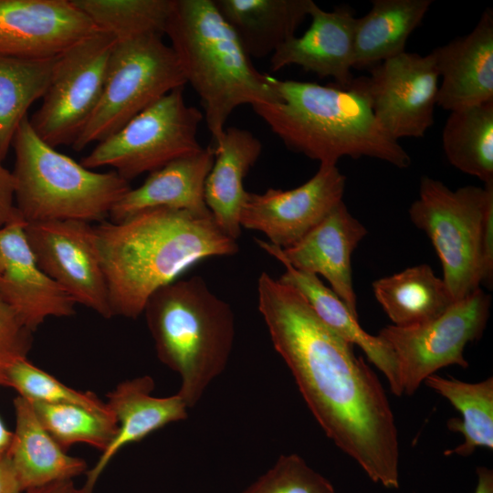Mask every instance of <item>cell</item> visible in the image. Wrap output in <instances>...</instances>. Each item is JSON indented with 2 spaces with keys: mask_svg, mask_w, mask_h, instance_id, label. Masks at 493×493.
Listing matches in <instances>:
<instances>
[{
  "mask_svg": "<svg viewBox=\"0 0 493 493\" xmlns=\"http://www.w3.org/2000/svg\"><path fill=\"white\" fill-rule=\"evenodd\" d=\"M257 299L275 350L326 435L372 481L398 488V432L377 374L293 288L262 272Z\"/></svg>",
  "mask_w": 493,
  "mask_h": 493,
  "instance_id": "cell-1",
  "label": "cell"
},
{
  "mask_svg": "<svg viewBox=\"0 0 493 493\" xmlns=\"http://www.w3.org/2000/svg\"><path fill=\"white\" fill-rule=\"evenodd\" d=\"M112 316L136 319L149 298L194 264L238 252L212 215L150 208L94 226Z\"/></svg>",
  "mask_w": 493,
  "mask_h": 493,
  "instance_id": "cell-2",
  "label": "cell"
},
{
  "mask_svg": "<svg viewBox=\"0 0 493 493\" xmlns=\"http://www.w3.org/2000/svg\"><path fill=\"white\" fill-rule=\"evenodd\" d=\"M278 100L252 105L256 114L292 152L320 164L345 156L371 157L398 168L411 158L376 120L366 97L349 88L274 78Z\"/></svg>",
  "mask_w": 493,
  "mask_h": 493,
  "instance_id": "cell-3",
  "label": "cell"
},
{
  "mask_svg": "<svg viewBox=\"0 0 493 493\" xmlns=\"http://www.w3.org/2000/svg\"><path fill=\"white\" fill-rule=\"evenodd\" d=\"M165 35L198 94L215 142L244 104L275 102L274 78L259 72L214 0H173Z\"/></svg>",
  "mask_w": 493,
  "mask_h": 493,
  "instance_id": "cell-4",
  "label": "cell"
},
{
  "mask_svg": "<svg viewBox=\"0 0 493 493\" xmlns=\"http://www.w3.org/2000/svg\"><path fill=\"white\" fill-rule=\"evenodd\" d=\"M143 312L158 359L178 373V394L188 408L201 399L229 360L235 316L200 276L156 290Z\"/></svg>",
  "mask_w": 493,
  "mask_h": 493,
  "instance_id": "cell-5",
  "label": "cell"
},
{
  "mask_svg": "<svg viewBox=\"0 0 493 493\" xmlns=\"http://www.w3.org/2000/svg\"><path fill=\"white\" fill-rule=\"evenodd\" d=\"M12 146L15 204L25 223L103 222L131 188L115 171L94 172L57 151L37 134L28 117Z\"/></svg>",
  "mask_w": 493,
  "mask_h": 493,
  "instance_id": "cell-6",
  "label": "cell"
},
{
  "mask_svg": "<svg viewBox=\"0 0 493 493\" xmlns=\"http://www.w3.org/2000/svg\"><path fill=\"white\" fill-rule=\"evenodd\" d=\"M180 62L163 36L116 41L100 101L72 146L81 151L110 137L170 91L184 87Z\"/></svg>",
  "mask_w": 493,
  "mask_h": 493,
  "instance_id": "cell-7",
  "label": "cell"
},
{
  "mask_svg": "<svg viewBox=\"0 0 493 493\" xmlns=\"http://www.w3.org/2000/svg\"><path fill=\"white\" fill-rule=\"evenodd\" d=\"M487 188L466 185L455 191L423 176L419 197L408 210L412 223L429 237L443 278L455 301L481 285L480 241Z\"/></svg>",
  "mask_w": 493,
  "mask_h": 493,
  "instance_id": "cell-8",
  "label": "cell"
},
{
  "mask_svg": "<svg viewBox=\"0 0 493 493\" xmlns=\"http://www.w3.org/2000/svg\"><path fill=\"white\" fill-rule=\"evenodd\" d=\"M203 119L202 111L186 104L184 87L177 88L98 142L80 163L90 170L113 167L130 182L200 151L197 133Z\"/></svg>",
  "mask_w": 493,
  "mask_h": 493,
  "instance_id": "cell-9",
  "label": "cell"
},
{
  "mask_svg": "<svg viewBox=\"0 0 493 493\" xmlns=\"http://www.w3.org/2000/svg\"><path fill=\"white\" fill-rule=\"evenodd\" d=\"M490 303V296L479 288L428 322L381 329L377 335L395 357L402 394L412 395L428 376L444 367H468L464 350L482 336Z\"/></svg>",
  "mask_w": 493,
  "mask_h": 493,
  "instance_id": "cell-10",
  "label": "cell"
},
{
  "mask_svg": "<svg viewBox=\"0 0 493 493\" xmlns=\"http://www.w3.org/2000/svg\"><path fill=\"white\" fill-rule=\"evenodd\" d=\"M115 42L99 31L58 57L41 106L29 119L47 144H72L89 120L102 93Z\"/></svg>",
  "mask_w": 493,
  "mask_h": 493,
  "instance_id": "cell-11",
  "label": "cell"
},
{
  "mask_svg": "<svg viewBox=\"0 0 493 493\" xmlns=\"http://www.w3.org/2000/svg\"><path fill=\"white\" fill-rule=\"evenodd\" d=\"M438 79L432 53L403 52L372 66L352 85L367 99L383 130L395 141L422 138L434 124Z\"/></svg>",
  "mask_w": 493,
  "mask_h": 493,
  "instance_id": "cell-12",
  "label": "cell"
},
{
  "mask_svg": "<svg viewBox=\"0 0 493 493\" xmlns=\"http://www.w3.org/2000/svg\"><path fill=\"white\" fill-rule=\"evenodd\" d=\"M25 235L40 268L75 301L112 317L94 226L76 220L25 224Z\"/></svg>",
  "mask_w": 493,
  "mask_h": 493,
  "instance_id": "cell-13",
  "label": "cell"
},
{
  "mask_svg": "<svg viewBox=\"0 0 493 493\" xmlns=\"http://www.w3.org/2000/svg\"><path fill=\"white\" fill-rule=\"evenodd\" d=\"M345 185L346 177L337 165L320 164L317 173L296 188H269L262 194L247 192L240 226L261 232L270 244L287 248L342 201Z\"/></svg>",
  "mask_w": 493,
  "mask_h": 493,
  "instance_id": "cell-14",
  "label": "cell"
},
{
  "mask_svg": "<svg viewBox=\"0 0 493 493\" xmlns=\"http://www.w3.org/2000/svg\"><path fill=\"white\" fill-rule=\"evenodd\" d=\"M72 0H0V56L49 59L99 32Z\"/></svg>",
  "mask_w": 493,
  "mask_h": 493,
  "instance_id": "cell-15",
  "label": "cell"
},
{
  "mask_svg": "<svg viewBox=\"0 0 493 493\" xmlns=\"http://www.w3.org/2000/svg\"><path fill=\"white\" fill-rule=\"evenodd\" d=\"M366 234L365 226L349 212L342 200L294 245L282 249L261 239H257V244L277 260H283L300 271L322 276L358 318L351 256Z\"/></svg>",
  "mask_w": 493,
  "mask_h": 493,
  "instance_id": "cell-16",
  "label": "cell"
},
{
  "mask_svg": "<svg viewBox=\"0 0 493 493\" xmlns=\"http://www.w3.org/2000/svg\"><path fill=\"white\" fill-rule=\"evenodd\" d=\"M17 218L0 229V298L36 330L48 317L75 313V301L38 266Z\"/></svg>",
  "mask_w": 493,
  "mask_h": 493,
  "instance_id": "cell-17",
  "label": "cell"
},
{
  "mask_svg": "<svg viewBox=\"0 0 493 493\" xmlns=\"http://www.w3.org/2000/svg\"><path fill=\"white\" fill-rule=\"evenodd\" d=\"M309 16L311 22L305 33L288 38L271 55V70L296 65L321 79L332 78L341 88H349L354 79V11L346 5L326 11L313 2Z\"/></svg>",
  "mask_w": 493,
  "mask_h": 493,
  "instance_id": "cell-18",
  "label": "cell"
},
{
  "mask_svg": "<svg viewBox=\"0 0 493 493\" xmlns=\"http://www.w3.org/2000/svg\"><path fill=\"white\" fill-rule=\"evenodd\" d=\"M441 83L437 105L454 111L493 100V11L487 8L468 34L431 52Z\"/></svg>",
  "mask_w": 493,
  "mask_h": 493,
  "instance_id": "cell-19",
  "label": "cell"
},
{
  "mask_svg": "<svg viewBox=\"0 0 493 493\" xmlns=\"http://www.w3.org/2000/svg\"><path fill=\"white\" fill-rule=\"evenodd\" d=\"M153 389L152 378L142 376L121 383L107 394L106 403L116 417L118 430L95 466L86 472V483L81 488L84 493H92L102 471L124 446L139 442L171 423L187 418L188 407L178 393L155 397L152 395Z\"/></svg>",
  "mask_w": 493,
  "mask_h": 493,
  "instance_id": "cell-20",
  "label": "cell"
},
{
  "mask_svg": "<svg viewBox=\"0 0 493 493\" xmlns=\"http://www.w3.org/2000/svg\"><path fill=\"white\" fill-rule=\"evenodd\" d=\"M214 161V149L203 147L150 173L143 184L131 188L115 205L110 214L111 222L156 207L212 215L205 201V184Z\"/></svg>",
  "mask_w": 493,
  "mask_h": 493,
  "instance_id": "cell-21",
  "label": "cell"
},
{
  "mask_svg": "<svg viewBox=\"0 0 493 493\" xmlns=\"http://www.w3.org/2000/svg\"><path fill=\"white\" fill-rule=\"evenodd\" d=\"M213 149L215 161L205 181V201L218 227L237 240L247 195L243 182L261 154L262 142L246 129L228 127Z\"/></svg>",
  "mask_w": 493,
  "mask_h": 493,
  "instance_id": "cell-22",
  "label": "cell"
},
{
  "mask_svg": "<svg viewBox=\"0 0 493 493\" xmlns=\"http://www.w3.org/2000/svg\"><path fill=\"white\" fill-rule=\"evenodd\" d=\"M16 426L7 450L23 490L72 479L87 470V463L67 454L37 419L31 404L13 400Z\"/></svg>",
  "mask_w": 493,
  "mask_h": 493,
  "instance_id": "cell-23",
  "label": "cell"
},
{
  "mask_svg": "<svg viewBox=\"0 0 493 493\" xmlns=\"http://www.w3.org/2000/svg\"><path fill=\"white\" fill-rule=\"evenodd\" d=\"M285 272L278 278L307 300L319 319L339 336L358 346L367 359L386 377L392 393L401 396L398 367L390 347L378 336L366 332L343 301L318 276L300 271L278 260Z\"/></svg>",
  "mask_w": 493,
  "mask_h": 493,
  "instance_id": "cell-24",
  "label": "cell"
},
{
  "mask_svg": "<svg viewBox=\"0 0 493 493\" xmlns=\"http://www.w3.org/2000/svg\"><path fill=\"white\" fill-rule=\"evenodd\" d=\"M250 58L272 55L295 36L312 0H214Z\"/></svg>",
  "mask_w": 493,
  "mask_h": 493,
  "instance_id": "cell-25",
  "label": "cell"
},
{
  "mask_svg": "<svg viewBox=\"0 0 493 493\" xmlns=\"http://www.w3.org/2000/svg\"><path fill=\"white\" fill-rule=\"evenodd\" d=\"M432 3L373 0L369 12L356 18L352 68H372L404 52L408 37L421 24Z\"/></svg>",
  "mask_w": 493,
  "mask_h": 493,
  "instance_id": "cell-26",
  "label": "cell"
},
{
  "mask_svg": "<svg viewBox=\"0 0 493 493\" xmlns=\"http://www.w3.org/2000/svg\"><path fill=\"white\" fill-rule=\"evenodd\" d=\"M372 291L393 325L399 327L428 322L456 302L444 280L426 264L373 281Z\"/></svg>",
  "mask_w": 493,
  "mask_h": 493,
  "instance_id": "cell-27",
  "label": "cell"
},
{
  "mask_svg": "<svg viewBox=\"0 0 493 493\" xmlns=\"http://www.w3.org/2000/svg\"><path fill=\"white\" fill-rule=\"evenodd\" d=\"M428 387L447 399L460 412L462 418L452 417L446 422L451 432L460 433L464 442L445 455L469 456L477 448L493 449V378L478 383H466L438 374L424 382Z\"/></svg>",
  "mask_w": 493,
  "mask_h": 493,
  "instance_id": "cell-28",
  "label": "cell"
},
{
  "mask_svg": "<svg viewBox=\"0 0 493 493\" xmlns=\"http://www.w3.org/2000/svg\"><path fill=\"white\" fill-rule=\"evenodd\" d=\"M448 162L485 184L493 182V100L450 111L442 132Z\"/></svg>",
  "mask_w": 493,
  "mask_h": 493,
  "instance_id": "cell-29",
  "label": "cell"
},
{
  "mask_svg": "<svg viewBox=\"0 0 493 493\" xmlns=\"http://www.w3.org/2000/svg\"><path fill=\"white\" fill-rule=\"evenodd\" d=\"M57 58L20 59L0 56V161L12 146L29 107L44 96Z\"/></svg>",
  "mask_w": 493,
  "mask_h": 493,
  "instance_id": "cell-30",
  "label": "cell"
},
{
  "mask_svg": "<svg viewBox=\"0 0 493 493\" xmlns=\"http://www.w3.org/2000/svg\"><path fill=\"white\" fill-rule=\"evenodd\" d=\"M98 30L122 41L165 34L173 0H72Z\"/></svg>",
  "mask_w": 493,
  "mask_h": 493,
  "instance_id": "cell-31",
  "label": "cell"
},
{
  "mask_svg": "<svg viewBox=\"0 0 493 493\" xmlns=\"http://www.w3.org/2000/svg\"><path fill=\"white\" fill-rule=\"evenodd\" d=\"M29 403L42 426L66 452L76 443H85L103 452L118 430L114 414L75 404Z\"/></svg>",
  "mask_w": 493,
  "mask_h": 493,
  "instance_id": "cell-32",
  "label": "cell"
},
{
  "mask_svg": "<svg viewBox=\"0 0 493 493\" xmlns=\"http://www.w3.org/2000/svg\"><path fill=\"white\" fill-rule=\"evenodd\" d=\"M5 387L13 388L31 403L75 404L100 414H113L107 403L94 393L79 392L65 385L27 359L18 361L9 369Z\"/></svg>",
  "mask_w": 493,
  "mask_h": 493,
  "instance_id": "cell-33",
  "label": "cell"
},
{
  "mask_svg": "<svg viewBox=\"0 0 493 493\" xmlns=\"http://www.w3.org/2000/svg\"><path fill=\"white\" fill-rule=\"evenodd\" d=\"M241 493H337L332 484L297 454L276 463Z\"/></svg>",
  "mask_w": 493,
  "mask_h": 493,
  "instance_id": "cell-34",
  "label": "cell"
},
{
  "mask_svg": "<svg viewBox=\"0 0 493 493\" xmlns=\"http://www.w3.org/2000/svg\"><path fill=\"white\" fill-rule=\"evenodd\" d=\"M32 333L0 298V386L5 385L9 369L26 359L33 343Z\"/></svg>",
  "mask_w": 493,
  "mask_h": 493,
  "instance_id": "cell-35",
  "label": "cell"
},
{
  "mask_svg": "<svg viewBox=\"0 0 493 493\" xmlns=\"http://www.w3.org/2000/svg\"><path fill=\"white\" fill-rule=\"evenodd\" d=\"M484 185L487 188V201L480 241L481 284L491 288L493 282V182Z\"/></svg>",
  "mask_w": 493,
  "mask_h": 493,
  "instance_id": "cell-36",
  "label": "cell"
},
{
  "mask_svg": "<svg viewBox=\"0 0 493 493\" xmlns=\"http://www.w3.org/2000/svg\"><path fill=\"white\" fill-rule=\"evenodd\" d=\"M0 161V229L21 218L15 204V182L12 172ZM22 219V218H21Z\"/></svg>",
  "mask_w": 493,
  "mask_h": 493,
  "instance_id": "cell-37",
  "label": "cell"
},
{
  "mask_svg": "<svg viewBox=\"0 0 493 493\" xmlns=\"http://www.w3.org/2000/svg\"><path fill=\"white\" fill-rule=\"evenodd\" d=\"M24 490L19 478L7 455L0 454V493H22Z\"/></svg>",
  "mask_w": 493,
  "mask_h": 493,
  "instance_id": "cell-38",
  "label": "cell"
},
{
  "mask_svg": "<svg viewBox=\"0 0 493 493\" xmlns=\"http://www.w3.org/2000/svg\"><path fill=\"white\" fill-rule=\"evenodd\" d=\"M22 493H84L80 488H77L72 479L60 480L45 486L30 488Z\"/></svg>",
  "mask_w": 493,
  "mask_h": 493,
  "instance_id": "cell-39",
  "label": "cell"
},
{
  "mask_svg": "<svg viewBox=\"0 0 493 493\" xmlns=\"http://www.w3.org/2000/svg\"><path fill=\"white\" fill-rule=\"evenodd\" d=\"M477 486L474 493H493V471L492 469L479 466L476 469Z\"/></svg>",
  "mask_w": 493,
  "mask_h": 493,
  "instance_id": "cell-40",
  "label": "cell"
},
{
  "mask_svg": "<svg viewBox=\"0 0 493 493\" xmlns=\"http://www.w3.org/2000/svg\"><path fill=\"white\" fill-rule=\"evenodd\" d=\"M13 432L9 431L0 418V454L5 453L11 444Z\"/></svg>",
  "mask_w": 493,
  "mask_h": 493,
  "instance_id": "cell-41",
  "label": "cell"
},
{
  "mask_svg": "<svg viewBox=\"0 0 493 493\" xmlns=\"http://www.w3.org/2000/svg\"><path fill=\"white\" fill-rule=\"evenodd\" d=\"M1 269H2V264H1V261H0V271H1Z\"/></svg>",
  "mask_w": 493,
  "mask_h": 493,
  "instance_id": "cell-42",
  "label": "cell"
}]
</instances>
